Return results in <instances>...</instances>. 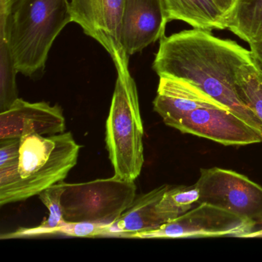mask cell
<instances>
[{
  "label": "cell",
  "mask_w": 262,
  "mask_h": 262,
  "mask_svg": "<svg viewBox=\"0 0 262 262\" xmlns=\"http://www.w3.org/2000/svg\"><path fill=\"white\" fill-rule=\"evenodd\" d=\"M214 1L228 17L230 13L232 11L236 0H214Z\"/></svg>",
  "instance_id": "23"
},
{
  "label": "cell",
  "mask_w": 262,
  "mask_h": 262,
  "mask_svg": "<svg viewBox=\"0 0 262 262\" xmlns=\"http://www.w3.org/2000/svg\"><path fill=\"white\" fill-rule=\"evenodd\" d=\"M66 119L62 108L46 102L18 99L0 113V139H21L31 134L54 136L64 133Z\"/></svg>",
  "instance_id": "10"
},
{
  "label": "cell",
  "mask_w": 262,
  "mask_h": 262,
  "mask_svg": "<svg viewBox=\"0 0 262 262\" xmlns=\"http://www.w3.org/2000/svg\"><path fill=\"white\" fill-rule=\"evenodd\" d=\"M104 225L91 222H65L56 228L52 234H63L73 237H96L104 236Z\"/></svg>",
  "instance_id": "20"
},
{
  "label": "cell",
  "mask_w": 262,
  "mask_h": 262,
  "mask_svg": "<svg viewBox=\"0 0 262 262\" xmlns=\"http://www.w3.org/2000/svg\"><path fill=\"white\" fill-rule=\"evenodd\" d=\"M255 225L240 216L208 204L196 205L180 217L151 231L132 234L137 238H199L239 237L249 232Z\"/></svg>",
  "instance_id": "7"
},
{
  "label": "cell",
  "mask_w": 262,
  "mask_h": 262,
  "mask_svg": "<svg viewBox=\"0 0 262 262\" xmlns=\"http://www.w3.org/2000/svg\"><path fill=\"white\" fill-rule=\"evenodd\" d=\"M124 0H70L72 22L110 54L117 72L128 70L129 56L122 44Z\"/></svg>",
  "instance_id": "8"
},
{
  "label": "cell",
  "mask_w": 262,
  "mask_h": 262,
  "mask_svg": "<svg viewBox=\"0 0 262 262\" xmlns=\"http://www.w3.org/2000/svg\"><path fill=\"white\" fill-rule=\"evenodd\" d=\"M153 108L171 128L197 108H228L190 82L166 76L159 77Z\"/></svg>",
  "instance_id": "12"
},
{
  "label": "cell",
  "mask_w": 262,
  "mask_h": 262,
  "mask_svg": "<svg viewBox=\"0 0 262 262\" xmlns=\"http://www.w3.org/2000/svg\"><path fill=\"white\" fill-rule=\"evenodd\" d=\"M228 30L249 44L262 39V0H236Z\"/></svg>",
  "instance_id": "15"
},
{
  "label": "cell",
  "mask_w": 262,
  "mask_h": 262,
  "mask_svg": "<svg viewBox=\"0 0 262 262\" xmlns=\"http://www.w3.org/2000/svg\"><path fill=\"white\" fill-rule=\"evenodd\" d=\"M21 139H0V167L19 163Z\"/></svg>",
  "instance_id": "21"
},
{
  "label": "cell",
  "mask_w": 262,
  "mask_h": 262,
  "mask_svg": "<svg viewBox=\"0 0 262 262\" xmlns=\"http://www.w3.org/2000/svg\"><path fill=\"white\" fill-rule=\"evenodd\" d=\"M174 128L226 146L262 142L261 133L228 108H197L185 116Z\"/></svg>",
  "instance_id": "9"
},
{
  "label": "cell",
  "mask_w": 262,
  "mask_h": 262,
  "mask_svg": "<svg viewBox=\"0 0 262 262\" xmlns=\"http://www.w3.org/2000/svg\"><path fill=\"white\" fill-rule=\"evenodd\" d=\"M168 22L182 21L194 29L211 31L228 28V17L214 0H163Z\"/></svg>",
  "instance_id": "14"
},
{
  "label": "cell",
  "mask_w": 262,
  "mask_h": 262,
  "mask_svg": "<svg viewBox=\"0 0 262 262\" xmlns=\"http://www.w3.org/2000/svg\"><path fill=\"white\" fill-rule=\"evenodd\" d=\"M17 73L7 39L0 36V113L8 110L19 99Z\"/></svg>",
  "instance_id": "19"
},
{
  "label": "cell",
  "mask_w": 262,
  "mask_h": 262,
  "mask_svg": "<svg viewBox=\"0 0 262 262\" xmlns=\"http://www.w3.org/2000/svg\"><path fill=\"white\" fill-rule=\"evenodd\" d=\"M80 148L70 132L21 138L18 168L0 170V205L27 200L63 182Z\"/></svg>",
  "instance_id": "3"
},
{
  "label": "cell",
  "mask_w": 262,
  "mask_h": 262,
  "mask_svg": "<svg viewBox=\"0 0 262 262\" xmlns=\"http://www.w3.org/2000/svg\"><path fill=\"white\" fill-rule=\"evenodd\" d=\"M0 36L7 39L16 70L34 77L43 72L59 33L72 23L69 0H1Z\"/></svg>",
  "instance_id": "2"
},
{
  "label": "cell",
  "mask_w": 262,
  "mask_h": 262,
  "mask_svg": "<svg viewBox=\"0 0 262 262\" xmlns=\"http://www.w3.org/2000/svg\"><path fill=\"white\" fill-rule=\"evenodd\" d=\"M237 90L242 100L262 124V73L252 62L239 70Z\"/></svg>",
  "instance_id": "18"
},
{
  "label": "cell",
  "mask_w": 262,
  "mask_h": 262,
  "mask_svg": "<svg viewBox=\"0 0 262 262\" xmlns=\"http://www.w3.org/2000/svg\"><path fill=\"white\" fill-rule=\"evenodd\" d=\"M63 185L61 205L67 222L111 225L136 198L134 181L116 176Z\"/></svg>",
  "instance_id": "5"
},
{
  "label": "cell",
  "mask_w": 262,
  "mask_h": 262,
  "mask_svg": "<svg viewBox=\"0 0 262 262\" xmlns=\"http://www.w3.org/2000/svg\"><path fill=\"white\" fill-rule=\"evenodd\" d=\"M251 62L259 72L262 73V39L249 44Z\"/></svg>",
  "instance_id": "22"
},
{
  "label": "cell",
  "mask_w": 262,
  "mask_h": 262,
  "mask_svg": "<svg viewBox=\"0 0 262 262\" xmlns=\"http://www.w3.org/2000/svg\"><path fill=\"white\" fill-rule=\"evenodd\" d=\"M106 121L105 143L114 176L134 181L144 164V128L139 96L129 70L117 72Z\"/></svg>",
  "instance_id": "4"
},
{
  "label": "cell",
  "mask_w": 262,
  "mask_h": 262,
  "mask_svg": "<svg viewBox=\"0 0 262 262\" xmlns=\"http://www.w3.org/2000/svg\"><path fill=\"white\" fill-rule=\"evenodd\" d=\"M239 237H245V238H262V227L260 229L251 230L249 232L242 234Z\"/></svg>",
  "instance_id": "24"
},
{
  "label": "cell",
  "mask_w": 262,
  "mask_h": 262,
  "mask_svg": "<svg viewBox=\"0 0 262 262\" xmlns=\"http://www.w3.org/2000/svg\"><path fill=\"white\" fill-rule=\"evenodd\" d=\"M168 23L163 0H124L121 38L127 56L161 40Z\"/></svg>",
  "instance_id": "11"
},
{
  "label": "cell",
  "mask_w": 262,
  "mask_h": 262,
  "mask_svg": "<svg viewBox=\"0 0 262 262\" xmlns=\"http://www.w3.org/2000/svg\"><path fill=\"white\" fill-rule=\"evenodd\" d=\"M251 62V53L234 41L192 29L164 36L152 68L159 77L195 85L262 133V124L239 95V70Z\"/></svg>",
  "instance_id": "1"
},
{
  "label": "cell",
  "mask_w": 262,
  "mask_h": 262,
  "mask_svg": "<svg viewBox=\"0 0 262 262\" xmlns=\"http://www.w3.org/2000/svg\"><path fill=\"white\" fill-rule=\"evenodd\" d=\"M4 3H5L6 6H7V8L10 7V6L13 5L14 3H16L18 0H4Z\"/></svg>",
  "instance_id": "25"
},
{
  "label": "cell",
  "mask_w": 262,
  "mask_h": 262,
  "mask_svg": "<svg viewBox=\"0 0 262 262\" xmlns=\"http://www.w3.org/2000/svg\"><path fill=\"white\" fill-rule=\"evenodd\" d=\"M65 191L63 182L56 184L42 191L39 194V199L48 208L49 217L39 226L34 228H21L14 232L3 234L1 238H18V237H33V236L52 234L56 228H59L65 222L63 217L61 199Z\"/></svg>",
  "instance_id": "16"
},
{
  "label": "cell",
  "mask_w": 262,
  "mask_h": 262,
  "mask_svg": "<svg viewBox=\"0 0 262 262\" xmlns=\"http://www.w3.org/2000/svg\"><path fill=\"white\" fill-rule=\"evenodd\" d=\"M199 204L205 203L262 225V187L232 170L201 168L195 183Z\"/></svg>",
  "instance_id": "6"
},
{
  "label": "cell",
  "mask_w": 262,
  "mask_h": 262,
  "mask_svg": "<svg viewBox=\"0 0 262 262\" xmlns=\"http://www.w3.org/2000/svg\"><path fill=\"white\" fill-rule=\"evenodd\" d=\"M199 191L193 185H169L157 205L158 214L164 223L171 222L199 205Z\"/></svg>",
  "instance_id": "17"
},
{
  "label": "cell",
  "mask_w": 262,
  "mask_h": 262,
  "mask_svg": "<svg viewBox=\"0 0 262 262\" xmlns=\"http://www.w3.org/2000/svg\"><path fill=\"white\" fill-rule=\"evenodd\" d=\"M169 185H162L136 196L134 202L114 223L104 225V236L128 237L132 234L156 229L164 222L158 214L157 205Z\"/></svg>",
  "instance_id": "13"
}]
</instances>
